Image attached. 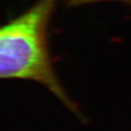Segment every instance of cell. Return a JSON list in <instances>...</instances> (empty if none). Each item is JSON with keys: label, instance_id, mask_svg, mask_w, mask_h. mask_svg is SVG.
Segmentation results:
<instances>
[{"label": "cell", "instance_id": "obj_1", "mask_svg": "<svg viewBox=\"0 0 131 131\" xmlns=\"http://www.w3.org/2000/svg\"><path fill=\"white\" fill-rule=\"evenodd\" d=\"M58 0H37L0 25V80H28L48 88L73 113L78 108L57 77L49 46V27Z\"/></svg>", "mask_w": 131, "mask_h": 131}, {"label": "cell", "instance_id": "obj_2", "mask_svg": "<svg viewBox=\"0 0 131 131\" xmlns=\"http://www.w3.org/2000/svg\"><path fill=\"white\" fill-rule=\"evenodd\" d=\"M106 1H116L120 2L126 5L131 9V0H65L67 6L70 7H78V6H83V5H88L92 3H98V2H106Z\"/></svg>", "mask_w": 131, "mask_h": 131}]
</instances>
